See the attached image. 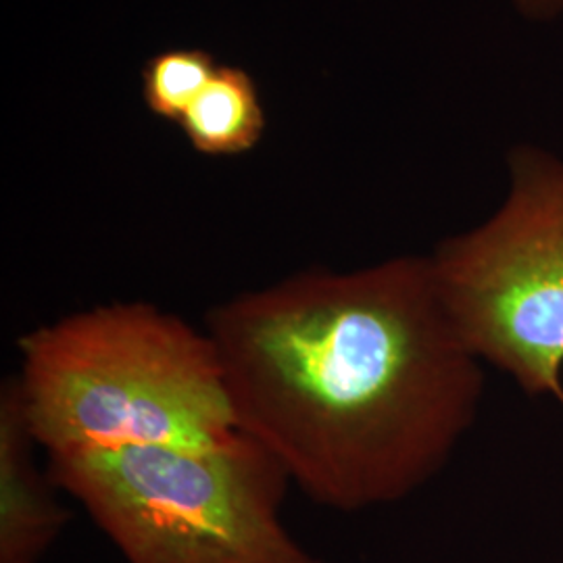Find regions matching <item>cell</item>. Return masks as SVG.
I'll return each instance as SVG.
<instances>
[{
  "instance_id": "obj_1",
  "label": "cell",
  "mask_w": 563,
  "mask_h": 563,
  "mask_svg": "<svg viewBox=\"0 0 563 563\" xmlns=\"http://www.w3.org/2000/svg\"><path fill=\"white\" fill-rule=\"evenodd\" d=\"M241 434L325 509L397 504L432 481L476 420L481 362L430 260L309 267L209 309Z\"/></svg>"
},
{
  "instance_id": "obj_2",
  "label": "cell",
  "mask_w": 563,
  "mask_h": 563,
  "mask_svg": "<svg viewBox=\"0 0 563 563\" xmlns=\"http://www.w3.org/2000/svg\"><path fill=\"white\" fill-rule=\"evenodd\" d=\"M13 380L46 457L241 437L218 349L146 301L97 305L21 334Z\"/></svg>"
},
{
  "instance_id": "obj_3",
  "label": "cell",
  "mask_w": 563,
  "mask_h": 563,
  "mask_svg": "<svg viewBox=\"0 0 563 563\" xmlns=\"http://www.w3.org/2000/svg\"><path fill=\"white\" fill-rule=\"evenodd\" d=\"M125 563H323L282 520L290 481L262 444L46 457Z\"/></svg>"
},
{
  "instance_id": "obj_4",
  "label": "cell",
  "mask_w": 563,
  "mask_h": 563,
  "mask_svg": "<svg viewBox=\"0 0 563 563\" xmlns=\"http://www.w3.org/2000/svg\"><path fill=\"white\" fill-rule=\"evenodd\" d=\"M507 169L501 207L441 242L430 269L470 353L563 405V159L518 144Z\"/></svg>"
},
{
  "instance_id": "obj_5",
  "label": "cell",
  "mask_w": 563,
  "mask_h": 563,
  "mask_svg": "<svg viewBox=\"0 0 563 563\" xmlns=\"http://www.w3.org/2000/svg\"><path fill=\"white\" fill-rule=\"evenodd\" d=\"M36 451L9 376L0 386V563H42L71 518Z\"/></svg>"
},
{
  "instance_id": "obj_6",
  "label": "cell",
  "mask_w": 563,
  "mask_h": 563,
  "mask_svg": "<svg viewBox=\"0 0 563 563\" xmlns=\"http://www.w3.org/2000/svg\"><path fill=\"white\" fill-rule=\"evenodd\" d=\"M265 123L257 81L242 67L220 63L178 125L188 144L205 157H239L262 142Z\"/></svg>"
},
{
  "instance_id": "obj_7",
  "label": "cell",
  "mask_w": 563,
  "mask_h": 563,
  "mask_svg": "<svg viewBox=\"0 0 563 563\" xmlns=\"http://www.w3.org/2000/svg\"><path fill=\"white\" fill-rule=\"evenodd\" d=\"M220 63L205 48H167L142 67V101L159 120L180 123Z\"/></svg>"
},
{
  "instance_id": "obj_8",
  "label": "cell",
  "mask_w": 563,
  "mask_h": 563,
  "mask_svg": "<svg viewBox=\"0 0 563 563\" xmlns=\"http://www.w3.org/2000/svg\"><path fill=\"white\" fill-rule=\"evenodd\" d=\"M516 13L534 23H549L563 15V0H509Z\"/></svg>"
}]
</instances>
